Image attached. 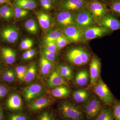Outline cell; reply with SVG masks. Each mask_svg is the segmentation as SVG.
<instances>
[{"instance_id": "6da1fadb", "label": "cell", "mask_w": 120, "mask_h": 120, "mask_svg": "<svg viewBox=\"0 0 120 120\" xmlns=\"http://www.w3.org/2000/svg\"><path fill=\"white\" fill-rule=\"evenodd\" d=\"M60 115L64 120H85L83 111L73 103L62 102L58 107Z\"/></svg>"}, {"instance_id": "7a4b0ae2", "label": "cell", "mask_w": 120, "mask_h": 120, "mask_svg": "<svg viewBox=\"0 0 120 120\" xmlns=\"http://www.w3.org/2000/svg\"><path fill=\"white\" fill-rule=\"evenodd\" d=\"M67 59L72 64L76 66H81L86 64L90 58V53L86 50L80 47L71 49L67 54Z\"/></svg>"}, {"instance_id": "3957f363", "label": "cell", "mask_w": 120, "mask_h": 120, "mask_svg": "<svg viewBox=\"0 0 120 120\" xmlns=\"http://www.w3.org/2000/svg\"><path fill=\"white\" fill-rule=\"evenodd\" d=\"M103 108L101 100L98 97L94 96L86 102L82 110L87 120H93L98 116Z\"/></svg>"}, {"instance_id": "277c9868", "label": "cell", "mask_w": 120, "mask_h": 120, "mask_svg": "<svg viewBox=\"0 0 120 120\" xmlns=\"http://www.w3.org/2000/svg\"><path fill=\"white\" fill-rule=\"evenodd\" d=\"M94 91L95 94L106 105H111L113 103V96L107 85L101 79H99L97 81L95 85Z\"/></svg>"}, {"instance_id": "5b68a950", "label": "cell", "mask_w": 120, "mask_h": 120, "mask_svg": "<svg viewBox=\"0 0 120 120\" xmlns=\"http://www.w3.org/2000/svg\"><path fill=\"white\" fill-rule=\"evenodd\" d=\"M75 20L76 24L82 29L92 27L94 24L92 15L86 8L75 13Z\"/></svg>"}, {"instance_id": "8992f818", "label": "cell", "mask_w": 120, "mask_h": 120, "mask_svg": "<svg viewBox=\"0 0 120 120\" xmlns=\"http://www.w3.org/2000/svg\"><path fill=\"white\" fill-rule=\"evenodd\" d=\"M62 33L64 36L71 42H77L86 40L84 36L82 28L76 25L65 27Z\"/></svg>"}, {"instance_id": "52a82bcc", "label": "cell", "mask_w": 120, "mask_h": 120, "mask_svg": "<svg viewBox=\"0 0 120 120\" xmlns=\"http://www.w3.org/2000/svg\"><path fill=\"white\" fill-rule=\"evenodd\" d=\"M44 90L39 83L34 84L24 88L23 94L25 101L30 102L38 98L43 94Z\"/></svg>"}, {"instance_id": "ba28073f", "label": "cell", "mask_w": 120, "mask_h": 120, "mask_svg": "<svg viewBox=\"0 0 120 120\" xmlns=\"http://www.w3.org/2000/svg\"><path fill=\"white\" fill-rule=\"evenodd\" d=\"M87 4L86 0H63L60 7L64 11H79L86 8Z\"/></svg>"}, {"instance_id": "9c48e42d", "label": "cell", "mask_w": 120, "mask_h": 120, "mask_svg": "<svg viewBox=\"0 0 120 120\" xmlns=\"http://www.w3.org/2000/svg\"><path fill=\"white\" fill-rule=\"evenodd\" d=\"M93 18L101 20L106 14V9L105 5L97 0H94L88 5V8Z\"/></svg>"}, {"instance_id": "30bf717a", "label": "cell", "mask_w": 120, "mask_h": 120, "mask_svg": "<svg viewBox=\"0 0 120 120\" xmlns=\"http://www.w3.org/2000/svg\"><path fill=\"white\" fill-rule=\"evenodd\" d=\"M85 39L90 40L102 37L109 32L110 30L103 27H92L83 29Z\"/></svg>"}, {"instance_id": "8fae6325", "label": "cell", "mask_w": 120, "mask_h": 120, "mask_svg": "<svg viewBox=\"0 0 120 120\" xmlns=\"http://www.w3.org/2000/svg\"><path fill=\"white\" fill-rule=\"evenodd\" d=\"M75 13L71 11L61 12L57 15V21L58 24L65 27L72 25H76L75 22Z\"/></svg>"}, {"instance_id": "7c38bea8", "label": "cell", "mask_w": 120, "mask_h": 120, "mask_svg": "<svg viewBox=\"0 0 120 120\" xmlns=\"http://www.w3.org/2000/svg\"><path fill=\"white\" fill-rule=\"evenodd\" d=\"M101 69V63L97 57L94 56L91 60L90 65V84L95 86L98 79Z\"/></svg>"}, {"instance_id": "4fadbf2b", "label": "cell", "mask_w": 120, "mask_h": 120, "mask_svg": "<svg viewBox=\"0 0 120 120\" xmlns=\"http://www.w3.org/2000/svg\"><path fill=\"white\" fill-rule=\"evenodd\" d=\"M0 34L3 40L10 43H15L19 38L17 30L15 27L11 26L3 28L0 32Z\"/></svg>"}, {"instance_id": "5bb4252c", "label": "cell", "mask_w": 120, "mask_h": 120, "mask_svg": "<svg viewBox=\"0 0 120 120\" xmlns=\"http://www.w3.org/2000/svg\"><path fill=\"white\" fill-rule=\"evenodd\" d=\"M102 27L110 30H120V21L111 14H106L101 19Z\"/></svg>"}, {"instance_id": "9a60e30c", "label": "cell", "mask_w": 120, "mask_h": 120, "mask_svg": "<svg viewBox=\"0 0 120 120\" xmlns=\"http://www.w3.org/2000/svg\"><path fill=\"white\" fill-rule=\"evenodd\" d=\"M52 103L51 99L46 97L39 98L31 102L29 109L33 112H37L50 105Z\"/></svg>"}, {"instance_id": "2e32d148", "label": "cell", "mask_w": 120, "mask_h": 120, "mask_svg": "<svg viewBox=\"0 0 120 120\" xmlns=\"http://www.w3.org/2000/svg\"><path fill=\"white\" fill-rule=\"evenodd\" d=\"M47 85L50 87L67 85L68 83L64 78L60 75L57 71L53 72L47 81Z\"/></svg>"}, {"instance_id": "e0dca14e", "label": "cell", "mask_w": 120, "mask_h": 120, "mask_svg": "<svg viewBox=\"0 0 120 120\" xmlns=\"http://www.w3.org/2000/svg\"><path fill=\"white\" fill-rule=\"evenodd\" d=\"M7 107L12 110H18L21 109L22 106V101L19 95L17 94H11L7 101Z\"/></svg>"}, {"instance_id": "ac0fdd59", "label": "cell", "mask_w": 120, "mask_h": 120, "mask_svg": "<svg viewBox=\"0 0 120 120\" xmlns=\"http://www.w3.org/2000/svg\"><path fill=\"white\" fill-rule=\"evenodd\" d=\"M36 14L41 27L44 30L49 29L51 23V18L49 15L41 12H36Z\"/></svg>"}, {"instance_id": "d6986e66", "label": "cell", "mask_w": 120, "mask_h": 120, "mask_svg": "<svg viewBox=\"0 0 120 120\" xmlns=\"http://www.w3.org/2000/svg\"><path fill=\"white\" fill-rule=\"evenodd\" d=\"M1 52L2 57L7 64H12L15 62L16 55L13 49L8 47H4L1 48Z\"/></svg>"}, {"instance_id": "ffe728a7", "label": "cell", "mask_w": 120, "mask_h": 120, "mask_svg": "<svg viewBox=\"0 0 120 120\" xmlns=\"http://www.w3.org/2000/svg\"><path fill=\"white\" fill-rule=\"evenodd\" d=\"M103 107L98 116L93 120H115L112 109L110 106Z\"/></svg>"}, {"instance_id": "44dd1931", "label": "cell", "mask_w": 120, "mask_h": 120, "mask_svg": "<svg viewBox=\"0 0 120 120\" xmlns=\"http://www.w3.org/2000/svg\"><path fill=\"white\" fill-rule=\"evenodd\" d=\"M40 66L42 75L45 76L52 70L53 64L51 61L46 59L42 53L40 58Z\"/></svg>"}, {"instance_id": "7402d4cb", "label": "cell", "mask_w": 120, "mask_h": 120, "mask_svg": "<svg viewBox=\"0 0 120 120\" xmlns=\"http://www.w3.org/2000/svg\"><path fill=\"white\" fill-rule=\"evenodd\" d=\"M71 94L70 89L64 86L56 87L52 91V95L54 97L58 98H67Z\"/></svg>"}, {"instance_id": "603a6c76", "label": "cell", "mask_w": 120, "mask_h": 120, "mask_svg": "<svg viewBox=\"0 0 120 120\" xmlns=\"http://www.w3.org/2000/svg\"><path fill=\"white\" fill-rule=\"evenodd\" d=\"M73 99L76 103H84L88 100L89 94L86 90L80 89L73 92Z\"/></svg>"}, {"instance_id": "cb8c5ba5", "label": "cell", "mask_w": 120, "mask_h": 120, "mask_svg": "<svg viewBox=\"0 0 120 120\" xmlns=\"http://www.w3.org/2000/svg\"><path fill=\"white\" fill-rule=\"evenodd\" d=\"M15 5L16 7L28 10L34 9L37 6V2L35 0H16Z\"/></svg>"}, {"instance_id": "d4e9b609", "label": "cell", "mask_w": 120, "mask_h": 120, "mask_svg": "<svg viewBox=\"0 0 120 120\" xmlns=\"http://www.w3.org/2000/svg\"><path fill=\"white\" fill-rule=\"evenodd\" d=\"M89 80V74L86 70L79 71L75 78V82L77 85L81 86H86Z\"/></svg>"}, {"instance_id": "484cf974", "label": "cell", "mask_w": 120, "mask_h": 120, "mask_svg": "<svg viewBox=\"0 0 120 120\" xmlns=\"http://www.w3.org/2000/svg\"><path fill=\"white\" fill-rule=\"evenodd\" d=\"M0 16L4 19L9 20L14 16V10L9 5H2L0 7Z\"/></svg>"}, {"instance_id": "4316f807", "label": "cell", "mask_w": 120, "mask_h": 120, "mask_svg": "<svg viewBox=\"0 0 120 120\" xmlns=\"http://www.w3.org/2000/svg\"><path fill=\"white\" fill-rule=\"evenodd\" d=\"M36 74V66L35 64L30 65L27 69L24 76V80L26 82L30 83L34 79Z\"/></svg>"}, {"instance_id": "83f0119b", "label": "cell", "mask_w": 120, "mask_h": 120, "mask_svg": "<svg viewBox=\"0 0 120 120\" xmlns=\"http://www.w3.org/2000/svg\"><path fill=\"white\" fill-rule=\"evenodd\" d=\"M57 71L62 77L68 80H71L73 76V72L71 69L67 65H60L58 67Z\"/></svg>"}, {"instance_id": "f1b7e54d", "label": "cell", "mask_w": 120, "mask_h": 120, "mask_svg": "<svg viewBox=\"0 0 120 120\" xmlns=\"http://www.w3.org/2000/svg\"><path fill=\"white\" fill-rule=\"evenodd\" d=\"M63 36L62 32L59 30H55L49 32L45 37V43H47L51 42L56 41L59 37Z\"/></svg>"}, {"instance_id": "f546056e", "label": "cell", "mask_w": 120, "mask_h": 120, "mask_svg": "<svg viewBox=\"0 0 120 120\" xmlns=\"http://www.w3.org/2000/svg\"><path fill=\"white\" fill-rule=\"evenodd\" d=\"M15 72L11 69H8L4 71L2 75V80L7 82H12L15 81L16 77Z\"/></svg>"}, {"instance_id": "4dcf8cb0", "label": "cell", "mask_w": 120, "mask_h": 120, "mask_svg": "<svg viewBox=\"0 0 120 120\" xmlns=\"http://www.w3.org/2000/svg\"><path fill=\"white\" fill-rule=\"evenodd\" d=\"M25 27L28 32L32 34H35L38 30V27L36 22L34 20H28L25 23Z\"/></svg>"}, {"instance_id": "1f68e13d", "label": "cell", "mask_w": 120, "mask_h": 120, "mask_svg": "<svg viewBox=\"0 0 120 120\" xmlns=\"http://www.w3.org/2000/svg\"><path fill=\"white\" fill-rule=\"evenodd\" d=\"M37 120H57L52 113L46 110L41 113L38 116Z\"/></svg>"}, {"instance_id": "d6a6232c", "label": "cell", "mask_w": 120, "mask_h": 120, "mask_svg": "<svg viewBox=\"0 0 120 120\" xmlns=\"http://www.w3.org/2000/svg\"><path fill=\"white\" fill-rule=\"evenodd\" d=\"M27 69L26 67L23 66H19L16 68V75L17 78L20 81L22 82L24 80Z\"/></svg>"}, {"instance_id": "836d02e7", "label": "cell", "mask_w": 120, "mask_h": 120, "mask_svg": "<svg viewBox=\"0 0 120 120\" xmlns=\"http://www.w3.org/2000/svg\"><path fill=\"white\" fill-rule=\"evenodd\" d=\"M14 11V16L18 19L25 17L29 13L28 10L17 7L15 8Z\"/></svg>"}, {"instance_id": "e575fe53", "label": "cell", "mask_w": 120, "mask_h": 120, "mask_svg": "<svg viewBox=\"0 0 120 120\" xmlns=\"http://www.w3.org/2000/svg\"><path fill=\"white\" fill-rule=\"evenodd\" d=\"M55 42L58 49H61L71 42L69 40L63 36L59 37Z\"/></svg>"}, {"instance_id": "d590c367", "label": "cell", "mask_w": 120, "mask_h": 120, "mask_svg": "<svg viewBox=\"0 0 120 120\" xmlns=\"http://www.w3.org/2000/svg\"><path fill=\"white\" fill-rule=\"evenodd\" d=\"M9 120H30V119L28 116L25 114L14 113L9 116Z\"/></svg>"}, {"instance_id": "8d00e7d4", "label": "cell", "mask_w": 120, "mask_h": 120, "mask_svg": "<svg viewBox=\"0 0 120 120\" xmlns=\"http://www.w3.org/2000/svg\"><path fill=\"white\" fill-rule=\"evenodd\" d=\"M112 109L114 120H120V102H116Z\"/></svg>"}, {"instance_id": "74e56055", "label": "cell", "mask_w": 120, "mask_h": 120, "mask_svg": "<svg viewBox=\"0 0 120 120\" xmlns=\"http://www.w3.org/2000/svg\"><path fill=\"white\" fill-rule=\"evenodd\" d=\"M43 55L46 59L50 61H53L56 59L57 53L48 51L45 48L43 50Z\"/></svg>"}, {"instance_id": "f35d334b", "label": "cell", "mask_w": 120, "mask_h": 120, "mask_svg": "<svg viewBox=\"0 0 120 120\" xmlns=\"http://www.w3.org/2000/svg\"><path fill=\"white\" fill-rule=\"evenodd\" d=\"M110 8L114 13L120 15V1L114 0L112 2Z\"/></svg>"}, {"instance_id": "ab89813d", "label": "cell", "mask_w": 120, "mask_h": 120, "mask_svg": "<svg viewBox=\"0 0 120 120\" xmlns=\"http://www.w3.org/2000/svg\"><path fill=\"white\" fill-rule=\"evenodd\" d=\"M46 44L45 48L48 51L56 53L58 52V49L56 42H51Z\"/></svg>"}, {"instance_id": "60d3db41", "label": "cell", "mask_w": 120, "mask_h": 120, "mask_svg": "<svg viewBox=\"0 0 120 120\" xmlns=\"http://www.w3.org/2000/svg\"><path fill=\"white\" fill-rule=\"evenodd\" d=\"M8 87L7 86L0 85V99L4 98L8 93Z\"/></svg>"}, {"instance_id": "b9f144b4", "label": "cell", "mask_w": 120, "mask_h": 120, "mask_svg": "<svg viewBox=\"0 0 120 120\" xmlns=\"http://www.w3.org/2000/svg\"><path fill=\"white\" fill-rule=\"evenodd\" d=\"M31 41L32 40L29 39H24L21 42V45H20V47L21 49H23L25 46Z\"/></svg>"}, {"instance_id": "7bdbcfd3", "label": "cell", "mask_w": 120, "mask_h": 120, "mask_svg": "<svg viewBox=\"0 0 120 120\" xmlns=\"http://www.w3.org/2000/svg\"><path fill=\"white\" fill-rule=\"evenodd\" d=\"M22 57L24 59L26 60H29L31 58L29 54L28 50L23 53L22 54Z\"/></svg>"}, {"instance_id": "ee69618b", "label": "cell", "mask_w": 120, "mask_h": 120, "mask_svg": "<svg viewBox=\"0 0 120 120\" xmlns=\"http://www.w3.org/2000/svg\"><path fill=\"white\" fill-rule=\"evenodd\" d=\"M41 4L42 7L44 9L46 10H47V7H46V4L45 0H41Z\"/></svg>"}, {"instance_id": "f6af8a7d", "label": "cell", "mask_w": 120, "mask_h": 120, "mask_svg": "<svg viewBox=\"0 0 120 120\" xmlns=\"http://www.w3.org/2000/svg\"><path fill=\"white\" fill-rule=\"evenodd\" d=\"M28 51L30 56L32 58L34 56L35 54V51L33 49L30 50H28Z\"/></svg>"}, {"instance_id": "bcb514c9", "label": "cell", "mask_w": 120, "mask_h": 120, "mask_svg": "<svg viewBox=\"0 0 120 120\" xmlns=\"http://www.w3.org/2000/svg\"><path fill=\"white\" fill-rule=\"evenodd\" d=\"M4 116L2 107L0 106V120H4Z\"/></svg>"}, {"instance_id": "7dc6e473", "label": "cell", "mask_w": 120, "mask_h": 120, "mask_svg": "<svg viewBox=\"0 0 120 120\" xmlns=\"http://www.w3.org/2000/svg\"><path fill=\"white\" fill-rule=\"evenodd\" d=\"M8 0H0V4H3L8 2Z\"/></svg>"}, {"instance_id": "c3c4849f", "label": "cell", "mask_w": 120, "mask_h": 120, "mask_svg": "<svg viewBox=\"0 0 120 120\" xmlns=\"http://www.w3.org/2000/svg\"><path fill=\"white\" fill-rule=\"evenodd\" d=\"M51 0L52 2H53V1H56L57 0Z\"/></svg>"}, {"instance_id": "681fc988", "label": "cell", "mask_w": 120, "mask_h": 120, "mask_svg": "<svg viewBox=\"0 0 120 120\" xmlns=\"http://www.w3.org/2000/svg\"><path fill=\"white\" fill-rule=\"evenodd\" d=\"M0 65H1V62L0 61Z\"/></svg>"}, {"instance_id": "f907efd6", "label": "cell", "mask_w": 120, "mask_h": 120, "mask_svg": "<svg viewBox=\"0 0 120 120\" xmlns=\"http://www.w3.org/2000/svg\"><path fill=\"white\" fill-rule=\"evenodd\" d=\"M8 1H9V0H8Z\"/></svg>"}]
</instances>
